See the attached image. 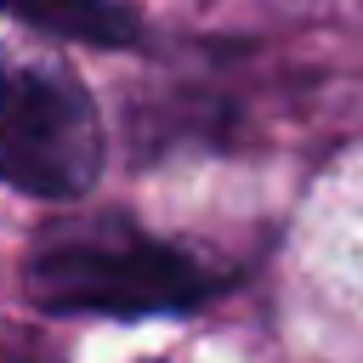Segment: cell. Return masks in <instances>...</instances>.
<instances>
[{"mask_svg": "<svg viewBox=\"0 0 363 363\" xmlns=\"http://www.w3.org/2000/svg\"><path fill=\"white\" fill-rule=\"evenodd\" d=\"M34 306L91 312V318H142L199 306L216 278L176 244H159L125 221H68L45 233L23 267Z\"/></svg>", "mask_w": 363, "mask_h": 363, "instance_id": "6da1fadb", "label": "cell"}, {"mask_svg": "<svg viewBox=\"0 0 363 363\" xmlns=\"http://www.w3.org/2000/svg\"><path fill=\"white\" fill-rule=\"evenodd\" d=\"M102 170L91 91L40 57L0 45V182L28 199H79Z\"/></svg>", "mask_w": 363, "mask_h": 363, "instance_id": "7a4b0ae2", "label": "cell"}, {"mask_svg": "<svg viewBox=\"0 0 363 363\" xmlns=\"http://www.w3.org/2000/svg\"><path fill=\"white\" fill-rule=\"evenodd\" d=\"M0 11L34 23V28H51V34H68V40H91V45H119L130 40V23L108 6V0H0Z\"/></svg>", "mask_w": 363, "mask_h": 363, "instance_id": "3957f363", "label": "cell"}]
</instances>
